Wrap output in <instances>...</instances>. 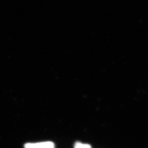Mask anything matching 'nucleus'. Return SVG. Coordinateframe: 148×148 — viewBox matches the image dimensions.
Wrapping results in <instances>:
<instances>
[{"mask_svg": "<svg viewBox=\"0 0 148 148\" xmlns=\"http://www.w3.org/2000/svg\"><path fill=\"white\" fill-rule=\"evenodd\" d=\"M75 148H91V146L89 145L82 144L80 143H77L75 145Z\"/></svg>", "mask_w": 148, "mask_h": 148, "instance_id": "f03ea898", "label": "nucleus"}, {"mask_svg": "<svg viewBox=\"0 0 148 148\" xmlns=\"http://www.w3.org/2000/svg\"><path fill=\"white\" fill-rule=\"evenodd\" d=\"M25 148H54V145L52 142H43L36 144H27L25 146Z\"/></svg>", "mask_w": 148, "mask_h": 148, "instance_id": "f257e3e1", "label": "nucleus"}]
</instances>
